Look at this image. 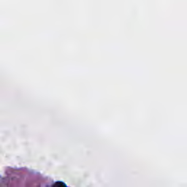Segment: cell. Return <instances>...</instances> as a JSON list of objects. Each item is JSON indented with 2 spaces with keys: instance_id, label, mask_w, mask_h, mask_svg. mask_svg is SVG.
Returning a JSON list of instances; mask_svg holds the SVG:
<instances>
[{
  "instance_id": "obj_1",
  "label": "cell",
  "mask_w": 187,
  "mask_h": 187,
  "mask_svg": "<svg viewBox=\"0 0 187 187\" xmlns=\"http://www.w3.org/2000/svg\"><path fill=\"white\" fill-rule=\"evenodd\" d=\"M53 187H67L63 182H56L53 184Z\"/></svg>"
}]
</instances>
